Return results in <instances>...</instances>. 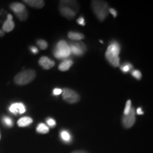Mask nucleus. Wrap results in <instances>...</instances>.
<instances>
[{
    "label": "nucleus",
    "instance_id": "f257e3e1",
    "mask_svg": "<svg viewBox=\"0 0 153 153\" xmlns=\"http://www.w3.org/2000/svg\"><path fill=\"white\" fill-rule=\"evenodd\" d=\"M91 8L94 13L100 22H103L108 15V5L107 2L104 1H99L94 0L91 1Z\"/></svg>",
    "mask_w": 153,
    "mask_h": 153
},
{
    "label": "nucleus",
    "instance_id": "f03ea898",
    "mask_svg": "<svg viewBox=\"0 0 153 153\" xmlns=\"http://www.w3.org/2000/svg\"><path fill=\"white\" fill-rule=\"evenodd\" d=\"M36 73L33 70H26L17 74L14 77V82L18 85H26L36 78Z\"/></svg>",
    "mask_w": 153,
    "mask_h": 153
},
{
    "label": "nucleus",
    "instance_id": "7ed1b4c3",
    "mask_svg": "<svg viewBox=\"0 0 153 153\" xmlns=\"http://www.w3.org/2000/svg\"><path fill=\"white\" fill-rule=\"evenodd\" d=\"M53 55L57 59H66L71 55L69 44L65 41H60L55 45Z\"/></svg>",
    "mask_w": 153,
    "mask_h": 153
},
{
    "label": "nucleus",
    "instance_id": "20e7f679",
    "mask_svg": "<svg viewBox=\"0 0 153 153\" xmlns=\"http://www.w3.org/2000/svg\"><path fill=\"white\" fill-rule=\"evenodd\" d=\"M10 8L20 21L24 22L28 19V13L24 4L19 2L12 3L10 5Z\"/></svg>",
    "mask_w": 153,
    "mask_h": 153
},
{
    "label": "nucleus",
    "instance_id": "39448f33",
    "mask_svg": "<svg viewBox=\"0 0 153 153\" xmlns=\"http://www.w3.org/2000/svg\"><path fill=\"white\" fill-rule=\"evenodd\" d=\"M62 97L65 101L70 104H75L80 100L79 94L69 88H64L62 89Z\"/></svg>",
    "mask_w": 153,
    "mask_h": 153
},
{
    "label": "nucleus",
    "instance_id": "423d86ee",
    "mask_svg": "<svg viewBox=\"0 0 153 153\" xmlns=\"http://www.w3.org/2000/svg\"><path fill=\"white\" fill-rule=\"evenodd\" d=\"M69 45H70L71 54L76 56H82L85 51H87V47L82 42H72L69 44Z\"/></svg>",
    "mask_w": 153,
    "mask_h": 153
},
{
    "label": "nucleus",
    "instance_id": "0eeeda50",
    "mask_svg": "<svg viewBox=\"0 0 153 153\" xmlns=\"http://www.w3.org/2000/svg\"><path fill=\"white\" fill-rule=\"evenodd\" d=\"M123 125L126 128H130L135 123V110L134 108H131V111L128 114L123 115Z\"/></svg>",
    "mask_w": 153,
    "mask_h": 153
},
{
    "label": "nucleus",
    "instance_id": "6e6552de",
    "mask_svg": "<svg viewBox=\"0 0 153 153\" xmlns=\"http://www.w3.org/2000/svg\"><path fill=\"white\" fill-rule=\"evenodd\" d=\"M9 111L13 114H23L26 112V107L22 103H14L9 106Z\"/></svg>",
    "mask_w": 153,
    "mask_h": 153
},
{
    "label": "nucleus",
    "instance_id": "1a4fd4ad",
    "mask_svg": "<svg viewBox=\"0 0 153 153\" xmlns=\"http://www.w3.org/2000/svg\"><path fill=\"white\" fill-rule=\"evenodd\" d=\"M105 56H106V60H108V62H109L113 67L116 68V67L119 66L120 65L119 56L112 54L111 53H110L109 51H106Z\"/></svg>",
    "mask_w": 153,
    "mask_h": 153
},
{
    "label": "nucleus",
    "instance_id": "9d476101",
    "mask_svg": "<svg viewBox=\"0 0 153 153\" xmlns=\"http://www.w3.org/2000/svg\"><path fill=\"white\" fill-rule=\"evenodd\" d=\"M38 63L41 65L42 68L45 69V70H49V69L52 68L55 65V62L53 60H51V59L48 58V57L46 56L41 57L40 58L39 61H38Z\"/></svg>",
    "mask_w": 153,
    "mask_h": 153
},
{
    "label": "nucleus",
    "instance_id": "9b49d317",
    "mask_svg": "<svg viewBox=\"0 0 153 153\" xmlns=\"http://www.w3.org/2000/svg\"><path fill=\"white\" fill-rule=\"evenodd\" d=\"M59 11H60L62 16L65 17L68 19H72L74 18L76 16V13L72 9L68 8V7H63V6L60 5V7H59Z\"/></svg>",
    "mask_w": 153,
    "mask_h": 153
},
{
    "label": "nucleus",
    "instance_id": "f8f14e48",
    "mask_svg": "<svg viewBox=\"0 0 153 153\" xmlns=\"http://www.w3.org/2000/svg\"><path fill=\"white\" fill-rule=\"evenodd\" d=\"M15 27L14 22H13V16L11 14L7 15V19L3 24L2 30L4 32H11Z\"/></svg>",
    "mask_w": 153,
    "mask_h": 153
},
{
    "label": "nucleus",
    "instance_id": "ddd939ff",
    "mask_svg": "<svg viewBox=\"0 0 153 153\" xmlns=\"http://www.w3.org/2000/svg\"><path fill=\"white\" fill-rule=\"evenodd\" d=\"M60 5L68 7V8L72 9L75 13L77 12L79 9V4L76 1H60Z\"/></svg>",
    "mask_w": 153,
    "mask_h": 153
},
{
    "label": "nucleus",
    "instance_id": "4468645a",
    "mask_svg": "<svg viewBox=\"0 0 153 153\" xmlns=\"http://www.w3.org/2000/svg\"><path fill=\"white\" fill-rule=\"evenodd\" d=\"M24 2L36 9H41L45 5V1L42 0H24Z\"/></svg>",
    "mask_w": 153,
    "mask_h": 153
},
{
    "label": "nucleus",
    "instance_id": "2eb2a0df",
    "mask_svg": "<svg viewBox=\"0 0 153 153\" xmlns=\"http://www.w3.org/2000/svg\"><path fill=\"white\" fill-rule=\"evenodd\" d=\"M106 51H109L110 53H112V54L119 56L120 51V45L117 43V42H113V43H111L109 45H108Z\"/></svg>",
    "mask_w": 153,
    "mask_h": 153
},
{
    "label": "nucleus",
    "instance_id": "dca6fc26",
    "mask_svg": "<svg viewBox=\"0 0 153 153\" xmlns=\"http://www.w3.org/2000/svg\"><path fill=\"white\" fill-rule=\"evenodd\" d=\"M32 123H33V119L31 118L28 117V116H25V117L21 118L17 122V124L19 127H26Z\"/></svg>",
    "mask_w": 153,
    "mask_h": 153
},
{
    "label": "nucleus",
    "instance_id": "f3484780",
    "mask_svg": "<svg viewBox=\"0 0 153 153\" xmlns=\"http://www.w3.org/2000/svg\"><path fill=\"white\" fill-rule=\"evenodd\" d=\"M72 64H73V62L71 60H65L59 65L58 69L60 71H67V70H68L70 68V67L72 65Z\"/></svg>",
    "mask_w": 153,
    "mask_h": 153
},
{
    "label": "nucleus",
    "instance_id": "a211bd4d",
    "mask_svg": "<svg viewBox=\"0 0 153 153\" xmlns=\"http://www.w3.org/2000/svg\"><path fill=\"white\" fill-rule=\"evenodd\" d=\"M68 38H70L71 40H73V41H79L84 39L85 38V36H84V34L78 33V32L70 31L68 33Z\"/></svg>",
    "mask_w": 153,
    "mask_h": 153
},
{
    "label": "nucleus",
    "instance_id": "6ab92c4d",
    "mask_svg": "<svg viewBox=\"0 0 153 153\" xmlns=\"http://www.w3.org/2000/svg\"><path fill=\"white\" fill-rule=\"evenodd\" d=\"M36 131L39 133L45 134V133H48L49 128H48V127L45 125V124L41 123L38 124L37 128H36Z\"/></svg>",
    "mask_w": 153,
    "mask_h": 153
},
{
    "label": "nucleus",
    "instance_id": "aec40b11",
    "mask_svg": "<svg viewBox=\"0 0 153 153\" xmlns=\"http://www.w3.org/2000/svg\"><path fill=\"white\" fill-rule=\"evenodd\" d=\"M60 137L63 141L65 143H70L71 141V135L70 133L67 131H62L60 132Z\"/></svg>",
    "mask_w": 153,
    "mask_h": 153
},
{
    "label": "nucleus",
    "instance_id": "412c9836",
    "mask_svg": "<svg viewBox=\"0 0 153 153\" xmlns=\"http://www.w3.org/2000/svg\"><path fill=\"white\" fill-rule=\"evenodd\" d=\"M1 121H2L4 125L7 126V127L11 128L12 127L13 125H14L13 120L11 119L10 117H9V116H3V117L1 118Z\"/></svg>",
    "mask_w": 153,
    "mask_h": 153
},
{
    "label": "nucleus",
    "instance_id": "4be33fe9",
    "mask_svg": "<svg viewBox=\"0 0 153 153\" xmlns=\"http://www.w3.org/2000/svg\"><path fill=\"white\" fill-rule=\"evenodd\" d=\"M37 44L41 50H45L48 47V43L44 40H38L37 41Z\"/></svg>",
    "mask_w": 153,
    "mask_h": 153
},
{
    "label": "nucleus",
    "instance_id": "5701e85b",
    "mask_svg": "<svg viewBox=\"0 0 153 153\" xmlns=\"http://www.w3.org/2000/svg\"><path fill=\"white\" fill-rule=\"evenodd\" d=\"M131 100H128L126 101V107L125 109H124V115L128 114L130 112V111L131 109Z\"/></svg>",
    "mask_w": 153,
    "mask_h": 153
},
{
    "label": "nucleus",
    "instance_id": "b1692460",
    "mask_svg": "<svg viewBox=\"0 0 153 153\" xmlns=\"http://www.w3.org/2000/svg\"><path fill=\"white\" fill-rule=\"evenodd\" d=\"M132 75H133L135 79L138 80L141 79V78H142V74H141V72H140L139 70H133V71L132 72Z\"/></svg>",
    "mask_w": 153,
    "mask_h": 153
},
{
    "label": "nucleus",
    "instance_id": "393cba45",
    "mask_svg": "<svg viewBox=\"0 0 153 153\" xmlns=\"http://www.w3.org/2000/svg\"><path fill=\"white\" fill-rule=\"evenodd\" d=\"M133 68V66L131 65V64H126V65H123V66H121V70L123 71V72H128L130 71V70L131 69Z\"/></svg>",
    "mask_w": 153,
    "mask_h": 153
},
{
    "label": "nucleus",
    "instance_id": "a878e982",
    "mask_svg": "<svg viewBox=\"0 0 153 153\" xmlns=\"http://www.w3.org/2000/svg\"><path fill=\"white\" fill-rule=\"evenodd\" d=\"M46 121L50 127H54V126H55V125H56V122H55V120L53 119V118H48Z\"/></svg>",
    "mask_w": 153,
    "mask_h": 153
},
{
    "label": "nucleus",
    "instance_id": "bb28decb",
    "mask_svg": "<svg viewBox=\"0 0 153 153\" xmlns=\"http://www.w3.org/2000/svg\"><path fill=\"white\" fill-rule=\"evenodd\" d=\"M53 95L55 96H58L62 94V89H59V88H55V89H53Z\"/></svg>",
    "mask_w": 153,
    "mask_h": 153
},
{
    "label": "nucleus",
    "instance_id": "cd10ccee",
    "mask_svg": "<svg viewBox=\"0 0 153 153\" xmlns=\"http://www.w3.org/2000/svg\"><path fill=\"white\" fill-rule=\"evenodd\" d=\"M108 12H110L111 14L113 15V16H114V18H116V17L117 16V11L115 10L114 9L109 8V9H108Z\"/></svg>",
    "mask_w": 153,
    "mask_h": 153
},
{
    "label": "nucleus",
    "instance_id": "c85d7f7f",
    "mask_svg": "<svg viewBox=\"0 0 153 153\" xmlns=\"http://www.w3.org/2000/svg\"><path fill=\"white\" fill-rule=\"evenodd\" d=\"M77 23L81 25V26H85V19H84L83 17H79V18L77 19Z\"/></svg>",
    "mask_w": 153,
    "mask_h": 153
},
{
    "label": "nucleus",
    "instance_id": "c756f323",
    "mask_svg": "<svg viewBox=\"0 0 153 153\" xmlns=\"http://www.w3.org/2000/svg\"><path fill=\"white\" fill-rule=\"evenodd\" d=\"M30 51H31L33 54H36V53H38V50L37 48L33 46V47L30 48Z\"/></svg>",
    "mask_w": 153,
    "mask_h": 153
},
{
    "label": "nucleus",
    "instance_id": "7c9ffc66",
    "mask_svg": "<svg viewBox=\"0 0 153 153\" xmlns=\"http://www.w3.org/2000/svg\"><path fill=\"white\" fill-rule=\"evenodd\" d=\"M136 112H137V114H138V115H142V114H143V111L142 108H137V111H136Z\"/></svg>",
    "mask_w": 153,
    "mask_h": 153
},
{
    "label": "nucleus",
    "instance_id": "2f4dec72",
    "mask_svg": "<svg viewBox=\"0 0 153 153\" xmlns=\"http://www.w3.org/2000/svg\"><path fill=\"white\" fill-rule=\"evenodd\" d=\"M72 153H88L87 152H86L85 150H76L72 152Z\"/></svg>",
    "mask_w": 153,
    "mask_h": 153
},
{
    "label": "nucleus",
    "instance_id": "473e14b6",
    "mask_svg": "<svg viewBox=\"0 0 153 153\" xmlns=\"http://www.w3.org/2000/svg\"><path fill=\"white\" fill-rule=\"evenodd\" d=\"M4 36V32L2 30L0 29V37H3Z\"/></svg>",
    "mask_w": 153,
    "mask_h": 153
},
{
    "label": "nucleus",
    "instance_id": "72a5a7b5",
    "mask_svg": "<svg viewBox=\"0 0 153 153\" xmlns=\"http://www.w3.org/2000/svg\"><path fill=\"white\" fill-rule=\"evenodd\" d=\"M0 139H1V135H0Z\"/></svg>",
    "mask_w": 153,
    "mask_h": 153
}]
</instances>
